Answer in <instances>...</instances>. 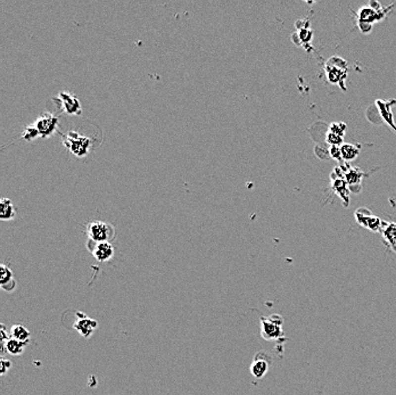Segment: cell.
Wrapping results in <instances>:
<instances>
[{
	"label": "cell",
	"mask_w": 396,
	"mask_h": 395,
	"mask_svg": "<svg viewBox=\"0 0 396 395\" xmlns=\"http://www.w3.org/2000/svg\"><path fill=\"white\" fill-rule=\"evenodd\" d=\"M356 221L359 222V225L363 226L364 228H368L372 231H378L382 230L383 222L382 220L377 216L372 215L370 212H369L367 208H359L355 213Z\"/></svg>",
	"instance_id": "8992f818"
},
{
	"label": "cell",
	"mask_w": 396,
	"mask_h": 395,
	"mask_svg": "<svg viewBox=\"0 0 396 395\" xmlns=\"http://www.w3.org/2000/svg\"><path fill=\"white\" fill-rule=\"evenodd\" d=\"M346 180H343L341 178H337L336 180H334L333 182V188L334 191L340 194V196L343 199L346 200V204L348 205V191L347 187H346Z\"/></svg>",
	"instance_id": "ac0fdd59"
},
{
	"label": "cell",
	"mask_w": 396,
	"mask_h": 395,
	"mask_svg": "<svg viewBox=\"0 0 396 395\" xmlns=\"http://www.w3.org/2000/svg\"><path fill=\"white\" fill-rule=\"evenodd\" d=\"M329 153H330V156L333 157L334 159H336V161H342V159H343L342 153H341V147L331 146Z\"/></svg>",
	"instance_id": "d4e9b609"
},
{
	"label": "cell",
	"mask_w": 396,
	"mask_h": 395,
	"mask_svg": "<svg viewBox=\"0 0 396 395\" xmlns=\"http://www.w3.org/2000/svg\"><path fill=\"white\" fill-rule=\"evenodd\" d=\"M59 100L63 105V111L72 115H81L82 108L78 97L74 94L68 93L66 90H62L58 95Z\"/></svg>",
	"instance_id": "5b68a950"
},
{
	"label": "cell",
	"mask_w": 396,
	"mask_h": 395,
	"mask_svg": "<svg viewBox=\"0 0 396 395\" xmlns=\"http://www.w3.org/2000/svg\"><path fill=\"white\" fill-rule=\"evenodd\" d=\"M26 345H28V342H21L18 340H15L13 337L6 342L5 344V350L9 353L11 355H21L23 352H24Z\"/></svg>",
	"instance_id": "9a60e30c"
},
{
	"label": "cell",
	"mask_w": 396,
	"mask_h": 395,
	"mask_svg": "<svg viewBox=\"0 0 396 395\" xmlns=\"http://www.w3.org/2000/svg\"><path fill=\"white\" fill-rule=\"evenodd\" d=\"M327 78L331 83H340L346 77V68H341L340 66L333 65L330 62L327 63Z\"/></svg>",
	"instance_id": "4fadbf2b"
},
{
	"label": "cell",
	"mask_w": 396,
	"mask_h": 395,
	"mask_svg": "<svg viewBox=\"0 0 396 395\" xmlns=\"http://www.w3.org/2000/svg\"><path fill=\"white\" fill-rule=\"evenodd\" d=\"M10 335L13 339L18 340L21 342H28L30 341V336H31V332L23 325H14L10 328Z\"/></svg>",
	"instance_id": "e0dca14e"
},
{
	"label": "cell",
	"mask_w": 396,
	"mask_h": 395,
	"mask_svg": "<svg viewBox=\"0 0 396 395\" xmlns=\"http://www.w3.org/2000/svg\"><path fill=\"white\" fill-rule=\"evenodd\" d=\"M63 143L72 154L80 158L87 156L90 150V138L78 134L77 131H70L67 135L64 136Z\"/></svg>",
	"instance_id": "7a4b0ae2"
},
{
	"label": "cell",
	"mask_w": 396,
	"mask_h": 395,
	"mask_svg": "<svg viewBox=\"0 0 396 395\" xmlns=\"http://www.w3.org/2000/svg\"><path fill=\"white\" fill-rule=\"evenodd\" d=\"M344 173H345V180L348 185L360 184L361 178H362V176H363L362 171H360L357 168L349 170V171H347V172H344Z\"/></svg>",
	"instance_id": "ffe728a7"
},
{
	"label": "cell",
	"mask_w": 396,
	"mask_h": 395,
	"mask_svg": "<svg viewBox=\"0 0 396 395\" xmlns=\"http://www.w3.org/2000/svg\"><path fill=\"white\" fill-rule=\"evenodd\" d=\"M329 131L343 137L344 136V132L346 131V124L343 122H333L329 127Z\"/></svg>",
	"instance_id": "603a6c76"
},
{
	"label": "cell",
	"mask_w": 396,
	"mask_h": 395,
	"mask_svg": "<svg viewBox=\"0 0 396 395\" xmlns=\"http://www.w3.org/2000/svg\"><path fill=\"white\" fill-rule=\"evenodd\" d=\"M13 280L14 277L11 269L7 267L6 264L0 265V284H1V286H6V285L13 282Z\"/></svg>",
	"instance_id": "d6986e66"
},
{
	"label": "cell",
	"mask_w": 396,
	"mask_h": 395,
	"mask_svg": "<svg viewBox=\"0 0 396 395\" xmlns=\"http://www.w3.org/2000/svg\"><path fill=\"white\" fill-rule=\"evenodd\" d=\"M38 137H40V134L33 123L28 125V127H25V129L22 132V138L24 140H28V142H32V140L37 139Z\"/></svg>",
	"instance_id": "44dd1931"
},
{
	"label": "cell",
	"mask_w": 396,
	"mask_h": 395,
	"mask_svg": "<svg viewBox=\"0 0 396 395\" xmlns=\"http://www.w3.org/2000/svg\"><path fill=\"white\" fill-rule=\"evenodd\" d=\"M396 100H390V101H384L382 99L377 100V106H378L379 112L382 114L383 120L390 125V127L393 129L394 131H396V125L394 123L393 120V113L391 112V105H393Z\"/></svg>",
	"instance_id": "30bf717a"
},
{
	"label": "cell",
	"mask_w": 396,
	"mask_h": 395,
	"mask_svg": "<svg viewBox=\"0 0 396 395\" xmlns=\"http://www.w3.org/2000/svg\"><path fill=\"white\" fill-rule=\"evenodd\" d=\"M283 318L279 316H271L269 318H261V334L265 340H279L284 335L283 329Z\"/></svg>",
	"instance_id": "3957f363"
},
{
	"label": "cell",
	"mask_w": 396,
	"mask_h": 395,
	"mask_svg": "<svg viewBox=\"0 0 396 395\" xmlns=\"http://www.w3.org/2000/svg\"><path fill=\"white\" fill-rule=\"evenodd\" d=\"M86 234L91 242H112L115 237V229L112 225L104 221H91L86 226Z\"/></svg>",
	"instance_id": "6da1fadb"
},
{
	"label": "cell",
	"mask_w": 396,
	"mask_h": 395,
	"mask_svg": "<svg viewBox=\"0 0 396 395\" xmlns=\"http://www.w3.org/2000/svg\"><path fill=\"white\" fill-rule=\"evenodd\" d=\"M16 216V211L11 200L9 198H5L2 197L0 199V220L2 221H9L13 220Z\"/></svg>",
	"instance_id": "8fae6325"
},
{
	"label": "cell",
	"mask_w": 396,
	"mask_h": 395,
	"mask_svg": "<svg viewBox=\"0 0 396 395\" xmlns=\"http://www.w3.org/2000/svg\"><path fill=\"white\" fill-rule=\"evenodd\" d=\"M341 153L344 161H353L360 154V146L353 145V144H343L341 146Z\"/></svg>",
	"instance_id": "2e32d148"
},
{
	"label": "cell",
	"mask_w": 396,
	"mask_h": 395,
	"mask_svg": "<svg viewBox=\"0 0 396 395\" xmlns=\"http://www.w3.org/2000/svg\"><path fill=\"white\" fill-rule=\"evenodd\" d=\"M33 124L36 125V128L39 131L40 137L43 138H49L55 134L58 129L59 120L58 117L55 116L54 114L45 112L41 114L40 116L37 117V120L34 121Z\"/></svg>",
	"instance_id": "277c9868"
},
{
	"label": "cell",
	"mask_w": 396,
	"mask_h": 395,
	"mask_svg": "<svg viewBox=\"0 0 396 395\" xmlns=\"http://www.w3.org/2000/svg\"><path fill=\"white\" fill-rule=\"evenodd\" d=\"M91 253L98 262H107L113 259L114 247L110 242L96 243V245L91 248Z\"/></svg>",
	"instance_id": "ba28073f"
},
{
	"label": "cell",
	"mask_w": 396,
	"mask_h": 395,
	"mask_svg": "<svg viewBox=\"0 0 396 395\" xmlns=\"http://www.w3.org/2000/svg\"><path fill=\"white\" fill-rule=\"evenodd\" d=\"M270 367V362L266 359L260 358V355L254 360L250 366V373L256 378H263L266 375Z\"/></svg>",
	"instance_id": "7c38bea8"
},
{
	"label": "cell",
	"mask_w": 396,
	"mask_h": 395,
	"mask_svg": "<svg viewBox=\"0 0 396 395\" xmlns=\"http://www.w3.org/2000/svg\"><path fill=\"white\" fill-rule=\"evenodd\" d=\"M10 368H11V362L9 360H7L5 358L0 360V375H6V373L10 369Z\"/></svg>",
	"instance_id": "cb8c5ba5"
},
{
	"label": "cell",
	"mask_w": 396,
	"mask_h": 395,
	"mask_svg": "<svg viewBox=\"0 0 396 395\" xmlns=\"http://www.w3.org/2000/svg\"><path fill=\"white\" fill-rule=\"evenodd\" d=\"M326 142L328 143L330 146H341L343 145V137L329 131L326 136Z\"/></svg>",
	"instance_id": "7402d4cb"
},
{
	"label": "cell",
	"mask_w": 396,
	"mask_h": 395,
	"mask_svg": "<svg viewBox=\"0 0 396 395\" xmlns=\"http://www.w3.org/2000/svg\"><path fill=\"white\" fill-rule=\"evenodd\" d=\"M384 10L382 8H372V7H362L357 13L359 23L371 24L384 18Z\"/></svg>",
	"instance_id": "9c48e42d"
},
{
	"label": "cell",
	"mask_w": 396,
	"mask_h": 395,
	"mask_svg": "<svg viewBox=\"0 0 396 395\" xmlns=\"http://www.w3.org/2000/svg\"><path fill=\"white\" fill-rule=\"evenodd\" d=\"M382 234L387 244L396 253V223H384L382 227Z\"/></svg>",
	"instance_id": "5bb4252c"
},
{
	"label": "cell",
	"mask_w": 396,
	"mask_h": 395,
	"mask_svg": "<svg viewBox=\"0 0 396 395\" xmlns=\"http://www.w3.org/2000/svg\"><path fill=\"white\" fill-rule=\"evenodd\" d=\"M78 320L75 321V324L73 325V328L77 330V332L85 339H88L93 333L95 332V329L97 328V321L94 320V319L88 318L85 313H80L78 312Z\"/></svg>",
	"instance_id": "52a82bcc"
}]
</instances>
